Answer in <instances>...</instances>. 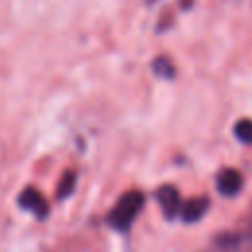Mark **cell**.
<instances>
[{
    "label": "cell",
    "mask_w": 252,
    "mask_h": 252,
    "mask_svg": "<svg viewBox=\"0 0 252 252\" xmlns=\"http://www.w3.org/2000/svg\"><path fill=\"white\" fill-rule=\"evenodd\" d=\"M207 209H209V199L207 197H195V199H191V201H187L183 205L181 217L187 222H195L207 213Z\"/></svg>",
    "instance_id": "obj_4"
},
{
    "label": "cell",
    "mask_w": 252,
    "mask_h": 252,
    "mask_svg": "<svg viewBox=\"0 0 252 252\" xmlns=\"http://www.w3.org/2000/svg\"><path fill=\"white\" fill-rule=\"evenodd\" d=\"M158 201H159V205H161L165 217L171 219V217H175V215L179 213L181 203H179V193L175 191V187L163 185V187L158 191Z\"/></svg>",
    "instance_id": "obj_3"
},
{
    "label": "cell",
    "mask_w": 252,
    "mask_h": 252,
    "mask_svg": "<svg viewBox=\"0 0 252 252\" xmlns=\"http://www.w3.org/2000/svg\"><path fill=\"white\" fill-rule=\"evenodd\" d=\"M154 63H156L154 67H156V71H158L159 75H163V77H171V75H173V67H171V63H169L165 57H159V59H156Z\"/></svg>",
    "instance_id": "obj_7"
},
{
    "label": "cell",
    "mask_w": 252,
    "mask_h": 252,
    "mask_svg": "<svg viewBox=\"0 0 252 252\" xmlns=\"http://www.w3.org/2000/svg\"><path fill=\"white\" fill-rule=\"evenodd\" d=\"M22 205L26 207V209H32L35 215H39V217H43L45 213H47V203H45V199L41 197V193H37V191H33V189H28L26 193H22Z\"/></svg>",
    "instance_id": "obj_5"
},
{
    "label": "cell",
    "mask_w": 252,
    "mask_h": 252,
    "mask_svg": "<svg viewBox=\"0 0 252 252\" xmlns=\"http://www.w3.org/2000/svg\"><path fill=\"white\" fill-rule=\"evenodd\" d=\"M142 205H144V195L140 191H128V193H124L118 199L116 207L108 215L110 224L114 228H118V230H126L132 224V220L138 217Z\"/></svg>",
    "instance_id": "obj_1"
},
{
    "label": "cell",
    "mask_w": 252,
    "mask_h": 252,
    "mask_svg": "<svg viewBox=\"0 0 252 252\" xmlns=\"http://www.w3.org/2000/svg\"><path fill=\"white\" fill-rule=\"evenodd\" d=\"M73 185H75V175H73V173H67V175L63 177V181H61V185H59V197L69 195L71 189H73Z\"/></svg>",
    "instance_id": "obj_8"
},
{
    "label": "cell",
    "mask_w": 252,
    "mask_h": 252,
    "mask_svg": "<svg viewBox=\"0 0 252 252\" xmlns=\"http://www.w3.org/2000/svg\"><path fill=\"white\" fill-rule=\"evenodd\" d=\"M234 134H236L242 142L252 144V120H240V122H236Z\"/></svg>",
    "instance_id": "obj_6"
},
{
    "label": "cell",
    "mask_w": 252,
    "mask_h": 252,
    "mask_svg": "<svg viewBox=\"0 0 252 252\" xmlns=\"http://www.w3.org/2000/svg\"><path fill=\"white\" fill-rule=\"evenodd\" d=\"M242 187V175L236 171V169H224L219 173L217 177V189L226 195V197H232L240 191Z\"/></svg>",
    "instance_id": "obj_2"
}]
</instances>
